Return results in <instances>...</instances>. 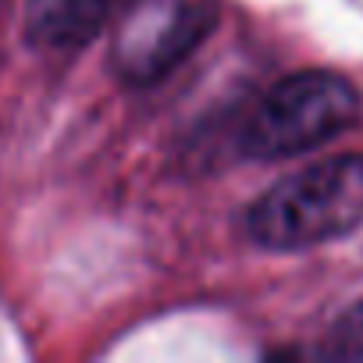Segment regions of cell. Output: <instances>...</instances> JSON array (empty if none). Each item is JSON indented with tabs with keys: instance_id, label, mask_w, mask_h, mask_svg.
<instances>
[{
	"instance_id": "1",
	"label": "cell",
	"mask_w": 363,
	"mask_h": 363,
	"mask_svg": "<svg viewBox=\"0 0 363 363\" xmlns=\"http://www.w3.org/2000/svg\"><path fill=\"white\" fill-rule=\"evenodd\" d=\"M363 225V153H342L271 186L246 218L264 250H310Z\"/></svg>"
},
{
	"instance_id": "2",
	"label": "cell",
	"mask_w": 363,
	"mask_h": 363,
	"mask_svg": "<svg viewBox=\"0 0 363 363\" xmlns=\"http://www.w3.org/2000/svg\"><path fill=\"white\" fill-rule=\"evenodd\" d=\"M359 114L363 100L349 79L335 72H299L260 100L242 132V153L257 160H289L342 135Z\"/></svg>"
},
{
	"instance_id": "3",
	"label": "cell",
	"mask_w": 363,
	"mask_h": 363,
	"mask_svg": "<svg viewBox=\"0 0 363 363\" xmlns=\"http://www.w3.org/2000/svg\"><path fill=\"white\" fill-rule=\"evenodd\" d=\"M218 26V0H135L111 47L125 82L150 86L174 72Z\"/></svg>"
},
{
	"instance_id": "4",
	"label": "cell",
	"mask_w": 363,
	"mask_h": 363,
	"mask_svg": "<svg viewBox=\"0 0 363 363\" xmlns=\"http://www.w3.org/2000/svg\"><path fill=\"white\" fill-rule=\"evenodd\" d=\"M114 0H29L26 33L50 50L86 47L111 18Z\"/></svg>"
},
{
	"instance_id": "5",
	"label": "cell",
	"mask_w": 363,
	"mask_h": 363,
	"mask_svg": "<svg viewBox=\"0 0 363 363\" xmlns=\"http://www.w3.org/2000/svg\"><path fill=\"white\" fill-rule=\"evenodd\" d=\"M324 352L338 359H363V299L335 320Z\"/></svg>"
}]
</instances>
